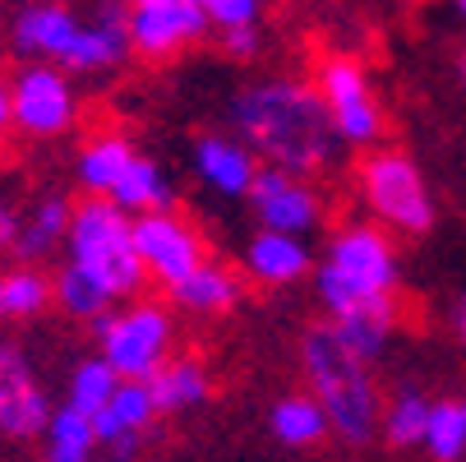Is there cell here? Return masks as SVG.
<instances>
[{"label":"cell","mask_w":466,"mask_h":462,"mask_svg":"<svg viewBox=\"0 0 466 462\" xmlns=\"http://www.w3.org/2000/svg\"><path fill=\"white\" fill-rule=\"evenodd\" d=\"M231 125L240 144L258 158V167H273L287 176H314L338 158L332 120L305 79H258L231 98Z\"/></svg>","instance_id":"cell-1"},{"label":"cell","mask_w":466,"mask_h":462,"mask_svg":"<svg viewBox=\"0 0 466 462\" xmlns=\"http://www.w3.org/2000/svg\"><path fill=\"white\" fill-rule=\"evenodd\" d=\"M397 278H402V263H397L388 231L374 222H351L342 231H332L328 259L314 273V287L328 310V323H342L356 314L397 319Z\"/></svg>","instance_id":"cell-2"},{"label":"cell","mask_w":466,"mask_h":462,"mask_svg":"<svg viewBox=\"0 0 466 462\" xmlns=\"http://www.w3.org/2000/svg\"><path fill=\"white\" fill-rule=\"evenodd\" d=\"M309 398L328 416V435H338L347 444H370L379 435V384L370 365L347 352V343L332 334L328 323H314L300 343Z\"/></svg>","instance_id":"cell-3"},{"label":"cell","mask_w":466,"mask_h":462,"mask_svg":"<svg viewBox=\"0 0 466 462\" xmlns=\"http://www.w3.org/2000/svg\"><path fill=\"white\" fill-rule=\"evenodd\" d=\"M65 245H70V263H75V269H84L88 278H97L111 301L135 296L148 282L144 278V263L135 254V218H125L106 200H84L75 209Z\"/></svg>","instance_id":"cell-4"},{"label":"cell","mask_w":466,"mask_h":462,"mask_svg":"<svg viewBox=\"0 0 466 462\" xmlns=\"http://www.w3.org/2000/svg\"><path fill=\"white\" fill-rule=\"evenodd\" d=\"M97 334V356L116 370L120 384H148L171 352L176 323L162 305L153 301H135L129 310H111L93 323Z\"/></svg>","instance_id":"cell-5"},{"label":"cell","mask_w":466,"mask_h":462,"mask_svg":"<svg viewBox=\"0 0 466 462\" xmlns=\"http://www.w3.org/2000/svg\"><path fill=\"white\" fill-rule=\"evenodd\" d=\"M360 194H365L370 213L397 236H425L434 227L430 180L397 149H379L360 162Z\"/></svg>","instance_id":"cell-6"},{"label":"cell","mask_w":466,"mask_h":462,"mask_svg":"<svg viewBox=\"0 0 466 462\" xmlns=\"http://www.w3.org/2000/svg\"><path fill=\"white\" fill-rule=\"evenodd\" d=\"M314 93L332 120V135L338 144H351V149H370L379 135H383V107L374 98V84L365 75V65L356 56H328L319 65V79H314Z\"/></svg>","instance_id":"cell-7"},{"label":"cell","mask_w":466,"mask_h":462,"mask_svg":"<svg viewBox=\"0 0 466 462\" xmlns=\"http://www.w3.org/2000/svg\"><path fill=\"white\" fill-rule=\"evenodd\" d=\"M10 111L15 125L33 139H56L75 125L79 98L70 88V75L56 70V65H24L10 79Z\"/></svg>","instance_id":"cell-8"},{"label":"cell","mask_w":466,"mask_h":462,"mask_svg":"<svg viewBox=\"0 0 466 462\" xmlns=\"http://www.w3.org/2000/svg\"><path fill=\"white\" fill-rule=\"evenodd\" d=\"M125 28H129V51L167 60L208 33V15L204 0H135Z\"/></svg>","instance_id":"cell-9"},{"label":"cell","mask_w":466,"mask_h":462,"mask_svg":"<svg viewBox=\"0 0 466 462\" xmlns=\"http://www.w3.org/2000/svg\"><path fill=\"white\" fill-rule=\"evenodd\" d=\"M135 254L144 263V278H157L171 292L204 263V241L185 218L153 213V218H135Z\"/></svg>","instance_id":"cell-10"},{"label":"cell","mask_w":466,"mask_h":462,"mask_svg":"<svg viewBox=\"0 0 466 462\" xmlns=\"http://www.w3.org/2000/svg\"><path fill=\"white\" fill-rule=\"evenodd\" d=\"M245 200H249L254 218L263 222V231H278V236H300L305 241V231H314L323 222L319 190L287 176V171H273V167H258Z\"/></svg>","instance_id":"cell-11"},{"label":"cell","mask_w":466,"mask_h":462,"mask_svg":"<svg viewBox=\"0 0 466 462\" xmlns=\"http://www.w3.org/2000/svg\"><path fill=\"white\" fill-rule=\"evenodd\" d=\"M51 421V398L15 343H0V435L33 439Z\"/></svg>","instance_id":"cell-12"},{"label":"cell","mask_w":466,"mask_h":462,"mask_svg":"<svg viewBox=\"0 0 466 462\" xmlns=\"http://www.w3.org/2000/svg\"><path fill=\"white\" fill-rule=\"evenodd\" d=\"M79 24H84V19H79L70 5L37 0V5L15 10V19L5 24V33H10L15 56H24L28 65H56V70H60V60H65V51H70Z\"/></svg>","instance_id":"cell-13"},{"label":"cell","mask_w":466,"mask_h":462,"mask_svg":"<svg viewBox=\"0 0 466 462\" xmlns=\"http://www.w3.org/2000/svg\"><path fill=\"white\" fill-rule=\"evenodd\" d=\"M129 5H97L93 19L79 24L70 51H65L60 70H75V75H97V70H116L129 56Z\"/></svg>","instance_id":"cell-14"},{"label":"cell","mask_w":466,"mask_h":462,"mask_svg":"<svg viewBox=\"0 0 466 462\" xmlns=\"http://www.w3.org/2000/svg\"><path fill=\"white\" fill-rule=\"evenodd\" d=\"M194 176L208 190L227 194V200H245L258 176V158L231 135H198L194 139Z\"/></svg>","instance_id":"cell-15"},{"label":"cell","mask_w":466,"mask_h":462,"mask_svg":"<svg viewBox=\"0 0 466 462\" xmlns=\"http://www.w3.org/2000/svg\"><path fill=\"white\" fill-rule=\"evenodd\" d=\"M309 245L300 236H278V231H258L245 245V273L263 287H291L309 273Z\"/></svg>","instance_id":"cell-16"},{"label":"cell","mask_w":466,"mask_h":462,"mask_svg":"<svg viewBox=\"0 0 466 462\" xmlns=\"http://www.w3.org/2000/svg\"><path fill=\"white\" fill-rule=\"evenodd\" d=\"M171 180H167V171L153 162V158H144V153H135V162H129V171L120 176V185L111 190V200L106 204H116L125 218L129 213H139V218H153V213H171Z\"/></svg>","instance_id":"cell-17"},{"label":"cell","mask_w":466,"mask_h":462,"mask_svg":"<svg viewBox=\"0 0 466 462\" xmlns=\"http://www.w3.org/2000/svg\"><path fill=\"white\" fill-rule=\"evenodd\" d=\"M208 393H213V379H208V370L198 365L194 356L167 361V365L148 379V398H153L157 416L189 412V407H198V403H208Z\"/></svg>","instance_id":"cell-18"},{"label":"cell","mask_w":466,"mask_h":462,"mask_svg":"<svg viewBox=\"0 0 466 462\" xmlns=\"http://www.w3.org/2000/svg\"><path fill=\"white\" fill-rule=\"evenodd\" d=\"M135 162V144L120 139V135H97L79 149V162H75V176L79 185L88 190V200H111V190L120 185V176Z\"/></svg>","instance_id":"cell-19"},{"label":"cell","mask_w":466,"mask_h":462,"mask_svg":"<svg viewBox=\"0 0 466 462\" xmlns=\"http://www.w3.org/2000/svg\"><path fill=\"white\" fill-rule=\"evenodd\" d=\"M171 301L180 310H189V314H222V310H231L240 301V278L231 269H222V263L204 259L185 282L171 287Z\"/></svg>","instance_id":"cell-20"},{"label":"cell","mask_w":466,"mask_h":462,"mask_svg":"<svg viewBox=\"0 0 466 462\" xmlns=\"http://www.w3.org/2000/svg\"><path fill=\"white\" fill-rule=\"evenodd\" d=\"M153 416H157V407L148 398V384H120L116 398L93 416V435H97V444L111 448L125 435H144L153 426Z\"/></svg>","instance_id":"cell-21"},{"label":"cell","mask_w":466,"mask_h":462,"mask_svg":"<svg viewBox=\"0 0 466 462\" xmlns=\"http://www.w3.org/2000/svg\"><path fill=\"white\" fill-rule=\"evenodd\" d=\"M268 430L278 444L287 448H314L328 435V416L319 412V403L309 393H291V398H278L268 412Z\"/></svg>","instance_id":"cell-22"},{"label":"cell","mask_w":466,"mask_h":462,"mask_svg":"<svg viewBox=\"0 0 466 462\" xmlns=\"http://www.w3.org/2000/svg\"><path fill=\"white\" fill-rule=\"evenodd\" d=\"M97 435L93 421L75 407H51V421L42 430V457L46 462H93Z\"/></svg>","instance_id":"cell-23"},{"label":"cell","mask_w":466,"mask_h":462,"mask_svg":"<svg viewBox=\"0 0 466 462\" xmlns=\"http://www.w3.org/2000/svg\"><path fill=\"white\" fill-rule=\"evenodd\" d=\"M425 421H430V398L416 384H402L392 393L388 412H379V430L392 448H416L425 444Z\"/></svg>","instance_id":"cell-24"},{"label":"cell","mask_w":466,"mask_h":462,"mask_svg":"<svg viewBox=\"0 0 466 462\" xmlns=\"http://www.w3.org/2000/svg\"><path fill=\"white\" fill-rule=\"evenodd\" d=\"M70 218H75V209L60 200V194H51V200H42V204H33V213L19 222V254L24 259H42V254H51L65 236H70Z\"/></svg>","instance_id":"cell-25"},{"label":"cell","mask_w":466,"mask_h":462,"mask_svg":"<svg viewBox=\"0 0 466 462\" xmlns=\"http://www.w3.org/2000/svg\"><path fill=\"white\" fill-rule=\"evenodd\" d=\"M425 453L434 462H461L466 457V398H439V403H430Z\"/></svg>","instance_id":"cell-26"},{"label":"cell","mask_w":466,"mask_h":462,"mask_svg":"<svg viewBox=\"0 0 466 462\" xmlns=\"http://www.w3.org/2000/svg\"><path fill=\"white\" fill-rule=\"evenodd\" d=\"M51 296H56V305L70 314V319H88V323H97L116 305L106 296V287L97 278H88L84 269H75V263H65V269H60V278L51 282Z\"/></svg>","instance_id":"cell-27"},{"label":"cell","mask_w":466,"mask_h":462,"mask_svg":"<svg viewBox=\"0 0 466 462\" xmlns=\"http://www.w3.org/2000/svg\"><path fill=\"white\" fill-rule=\"evenodd\" d=\"M51 305V278L19 263L0 273V319H37Z\"/></svg>","instance_id":"cell-28"},{"label":"cell","mask_w":466,"mask_h":462,"mask_svg":"<svg viewBox=\"0 0 466 462\" xmlns=\"http://www.w3.org/2000/svg\"><path fill=\"white\" fill-rule=\"evenodd\" d=\"M116 388H120V379H116V370L102 361V356H84L79 365H75V375H70V398H65V407H75V412H84L88 421L116 398Z\"/></svg>","instance_id":"cell-29"},{"label":"cell","mask_w":466,"mask_h":462,"mask_svg":"<svg viewBox=\"0 0 466 462\" xmlns=\"http://www.w3.org/2000/svg\"><path fill=\"white\" fill-rule=\"evenodd\" d=\"M392 323H397V319H388V314H356V319L328 323V328L347 343V352H356V356L370 365V361L383 356V347H388V338H392Z\"/></svg>","instance_id":"cell-30"},{"label":"cell","mask_w":466,"mask_h":462,"mask_svg":"<svg viewBox=\"0 0 466 462\" xmlns=\"http://www.w3.org/2000/svg\"><path fill=\"white\" fill-rule=\"evenodd\" d=\"M204 15H208V28L236 33V28H258L263 5L258 0H204Z\"/></svg>","instance_id":"cell-31"},{"label":"cell","mask_w":466,"mask_h":462,"mask_svg":"<svg viewBox=\"0 0 466 462\" xmlns=\"http://www.w3.org/2000/svg\"><path fill=\"white\" fill-rule=\"evenodd\" d=\"M222 51H227V56H236V60H254V56H258V28L222 33Z\"/></svg>","instance_id":"cell-32"},{"label":"cell","mask_w":466,"mask_h":462,"mask_svg":"<svg viewBox=\"0 0 466 462\" xmlns=\"http://www.w3.org/2000/svg\"><path fill=\"white\" fill-rule=\"evenodd\" d=\"M15 241H19V213L0 204V250H15Z\"/></svg>","instance_id":"cell-33"},{"label":"cell","mask_w":466,"mask_h":462,"mask_svg":"<svg viewBox=\"0 0 466 462\" xmlns=\"http://www.w3.org/2000/svg\"><path fill=\"white\" fill-rule=\"evenodd\" d=\"M15 129V111H10V84L0 79V139H5Z\"/></svg>","instance_id":"cell-34"},{"label":"cell","mask_w":466,"mask_h":462,"mask_svg":"<svg viewBox=\"0 0 466 462\" xmlns=\"http://www.w3.org/2000/svg\"><path fill=\"white\" fill-rule=\"evenodd\" d=\"M111 453H116V462H129V457L139 453V435H125V439H116V444H111Z\"/></svg>","instance_id":"cell-35"},{"label":"cell","mask_w":466,"mask_h":462,"mask_svg":"<svg viewBox=\"0 0 466 462\" xmlns=\"http://www.w3.org/2000/svg\"><path fill=\"white\" fill-rule=\"evenodd\" d=\"M452 334H457V343L466 347V296L452 305Z\"/></svg>","instance_id":"cell-36"},{"label":"cell","mask_w":466,"mask_h":462,"mask_svg":"<svg viewBox=\"0 0 466 462\" xmlns=\"http://www.w3.org/2000/svg\"><path fill=\"white\" fill-rule=\"evenodd\" d=\"M452 15H457V19L466 24V0H457V5H452Z\"/></svg>","instance_id":"cell-37"},{"label":"cell","mask_w":466,"mask_h":462,"mask_svg":"<svg viewBox=\"0 0 466 462\" xmlns=\"http://www.w3.org/2000/svg\"><path fill=\"white\" fill-rule=\"evenodd\" d=\"M457 75H461V84H466V51L457 56Z\"/></svg>","instance_id":"cell-38"},{"label":"cell","mask_w":466,"mask_h":462,"mask_svg":"<svg viewBox=\"0 0 466 462\" xmlns=\"http://www.w3.org/2000/svg\"><path fill=\"white\" fill-rule=\"evenodd\" d=\"M0 33H5V15H0Z\"/></svg>","instance_id":"cell-39"}]
</instances>
